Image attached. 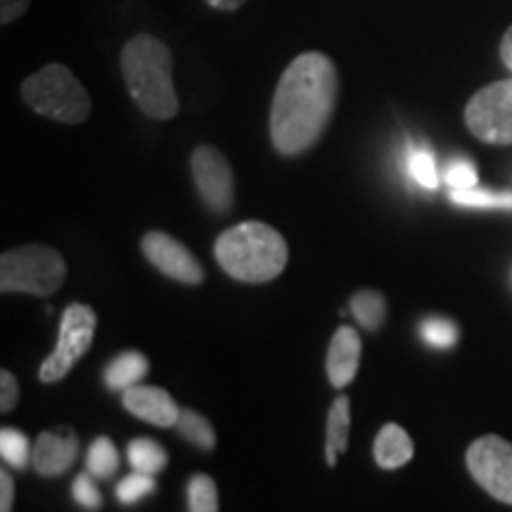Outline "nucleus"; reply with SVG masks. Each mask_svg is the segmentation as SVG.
Here are the masks:
<instances>
[{"instance_id": "obj_34", "label": "nucleus", "mask_w": 512, "mask_h": 512, "mask_svg": "<svg viewBox=\"0 0 512 512\" xmlns=\"http://www.w3.org/2000/svg\"><path fill=\"white\" fill-rule=\"evenodd\" d=\"M505 67H508V69H512V60H508V62H505Z\"/></svg>"}, {"instance_id": "obj_32", "label": "nucleus", "mask_w": 512, "mask_h": 512, "mask_svg": "<svg viewBox=\"0 0 512 512\" xmlns=\"http://www.w3.org/2000/svg\"><path fill=\"white\" fill-rule=\"evenodd\" d=\"M247 0H207V5H211L214 10H223V12H235L245 5Z\"/></svg>"}, {"instance_id": "obj_29", "label": "nucleus", "mask_w": 512, "mask_h": 512, "mask_svg": "<svg viewBox=\"0 0 512 512\" xmlns=\"http://www.w3.org/2000/svg\"><path fill=\"white\" fill-rule=\"evenodd\" d=\"M0 392H3V396H0V411L3 413L15 411L19 401V384H17V377L8 373V370L0 373Z\"/></svg>"}, {"instance_id": "obj_15", "label": "nucleus", "mask_w": 512, "mask_h": 512, "mask_svg": "<svg viewBox=\"0 0 512 512\" xmlns=\"http://www.w3.org/2000/svg\"><path fill=\"white\" fill-rule=\"evenodd\" d=\"M351 430V411L347 396H337L328 413V427H325V463L337 465L339 453L347 451Z\"/></svg>"}, {"instance_id": "obj_1", "label": "nucleus", "mask_w": 512, "mask_h": 512, "mask_svg": "<svg viewBox=\"0 0 512 512\" xmlns=\"http://www.w3.org/2000/svg\"><path fill=\"white\" fill-rule=\"evenodd\" d=\"M337 102V69L328 55L302 53L287 64L271 105V143L283 157L304 155L328 128Z\"/></svg>"}, {"instance_id": "obj_25", "label": "nucleus", "mask_w": 512, "mask_h": 512, "mask_svg": "<svg viewBox=\"0 0 512 512\" xmlns=\"http://www.w3.org/2000/svg\"><path fill=\"white\" fill-rule=\"evenodd\" d=\"M408 171H411L413 181L422 185V188L434 190L439 185L437 164H434L430 150H422V147L411 150V155H408Z\"/></svg>"}, {"instance_id": "obj_31", "label": "nucleus", "mask_w": 512, "mask_h": 512, "mask_svg": "<svg viewBox=\"0 0 512 512\" xmlns=\"http://www.w3.org/2000/svg\"><path fill=\"white\" fill-rule=\"evenodd\" d=\"M15 505V482L8 475V470L0 472V512H12Z\"/></svg>"}, {"instance_id": "obj_21", "label": "nucleus", "mask_w": 512, "mask_h": 512, "mask_svg": "<svg viewBox=\"0 0 512 512\" xmlns=\"http://www.w3.org/2000/svg\"><path fill=\"white\" fill-rule=\"evenodd\" d=\"M0 456H3V460L10 467H15V470H27L31 456H34V448L29 446V439L22 432L5 427L0 432Z\"/></svg>"}, {"instance_id": "obj_10", "label": "nucleus", "mask_w": 512, "mask_h": 512, "mask_svg": "<svg viewBox=\"0 0 512 512\" xmlns=\"http://www.w3.org/2000/svg\"><path fill=\"white\" fill-rule=\"evenodd\" d=\"M140 247H143L145 259L150 261L157 271L178 280V283L200 285L204 280V268L200 266V261L195 259V254H192L185 245H181L176 238H171L169 233L152 230V233H147L143 242H140Z\"/></svg>"}, {"instance_id": "obj_13", "label": "nucleus", "mask_w": 512, "mask_h": 512, "mask_svg": "<svg viewBox=\"0 0 512 512\" xmlns=\"http://www.w3.org/2000/svg\"><path fill=\"white\" fill-rule=\"evenodd\" d=\"M358 363H361V337L354 328H339L330 339L328 361H325L332 387L342 389L351 384L358 373Z\"/></svg>"}, {"instance_id": "obj_14", "label": "nucleus", "mask_w": 512, "mask_h": 512, "mask_svg": "<svg viewBox=\"0 0 512 512\" xmlns=\"http://www.w3.org/2000/svg\"><path fill=\"white\" fill-rule=\"evenodd\" d=\"M411 458L413 441L408 437V432L394 425V422L384 425L375 439V463L382 470H396V467H403Z\"/></svg>"}, {"instance_id": "obj_33", "label": "nucleus", "mask_w": 512, "mask_h": 512, "mask_svg": "<svg viewBox=\"0 0 512 512\" xmlns=\"http://www.w3.org/2000/svg\"><path fill=\"white\" fill-rule=\"evenodd\" d=\"M501 57H503V62L512 60V27L503 34V41H501Z\"/></svg>"}, {"instance_id": "obj_20", "label": "nucleus", "mask_w": 512, "mask_h": 512, "mask_svg": "<svg viewBox=\"0 0 512 512\" xmlns=\"http://www.w3.org/2000/svg\"><path fill=\"white\" fill-rule=\"evenodd\" d=\"M351 311L358 323L368 330H377L384 323V316H387V304H384V297L375 290H361L354 294L351 299Z\"/></svg>"}, {"instance_id": "obj_28", "label": "nucleus", "mask_w": 512, "mask_h": 512, "mask_svg": "<svg viewBox=\"0 0 512 512\" xmlns=\"http://www.w3.org/2000/svg\"><path fill=\"white\" fill-rule=\"evenodd\" d=\"M446 183L451 190H467L477 185V169L465 159H456L446 166Z\"/></svg>"}, {"instance_id": "obj_26", "label": "nucleus", "mask_w": 512, "mask_h": 512, "mask_svg": "<svg viewBox=\"0 0 512 512\" xmlns=\"http://www.w3.org/2000/svg\"><path fill=\"white\" fill-rule=\"evenodd\" d=\"M422 337H425L427 344L437 349H448L456 344L458 339V330L451 320L446 318H430L422 323Z\"/></svg>"}, {"instance_id": "obj_19", "label": "nucleus", "mask_w": 512, "mask_h": 512, "mask_svg": "<svg viewBox=\"0 0 512 512\" xmlns=\"http://www.w3.org/2000/svg\"><path fill=\"white\" fill-rule=\"evenodd\" d=\"M176 430L188 444L202 448V451H211L216 446V434L211 430L209 420L195 411H181L176 422Z\"/></svg>"}, {"instance_id": "obj_9", "label": "nucleus", "mask_w": 512, "mask_h": 512, "mask_svg": "<svg viewBox=\"0 0 512 512\" xmlns=\"http://www.w3.org/2000/svg\"><path fill=\"white\" fill-rule=\"evenodd\" d=\"M190 169L202 202L216 214H228L235 202V178L228 159L216 147L200 145L192 152Z\"/></svg>"}, {"instance_id": "obj_8", "label": "nucleus", "mask_w": 512, "mask_h": 512, "mask_svg": "<svg viewBox=\"0 0 512 512\" xmlns=\"http://www.w3.org/2000/svg\"><path fill=\"white\" fill-rule=\"evenodd\" d=\"M467 470L489 496L512 505V444L496 434L479 437L467 448Z\"/></svg>"}, {"instance_id": "obj_16", "label": "nucleus", "mask_w": 512, "mask_h": 512, "mask_svg": "<svg viewBox=\"0 0 512 512\" xmlns=\"http://www.w3.org/2000/svg\"><path fill=\"white\" fill-rule=\"evenodd\" d=\"M147 358L138 351H126L119 354L105 370V384L114 392H126V389L136 387V384L147 375Z\"/></svg>"}, {"instance_id": "obj_5", "label": "nucleus", "mask_w": 512, "mask_h": 512, "mask_svg": "<svg viewBox=\"0 0 512 512\" xmlns=\"http://www.w3.org/2000/svg\"><path fill=\"white\" fill-rule=\"evenodd\" d=\"M67 278V264L53 247L29 245L0 256V290L48 297Z\"/></svg>"}, {"instance_id": "obj_11", "label": "nucleus", "mask_w": 512, "mask_h": 512, "mask_svg": "<svg viewBox=\"0 0 512 512\" xmlns=\"http://www.w3.org/2000/svg\"><path fill=\"white\" fill-rule=\"evenodd\" d=\"M79 456V439L69 427L43 432L34 444L31 465L41 477H60L74 465Z\"/></svg>"}, {"instance_id": "obj_3", "label": "nucleus", "mask_w": 512, "mask_h": 512, "mask_svg": "<svg viewBox=\"0 0 512 512\" xmlns=\"http://www.w3.org/2000/svg\"><path fill=\"white\" fill-rule=\"evenodd\" d=\"M216 261L230 278L242 283H268L285 271L287 242L278 230L259 221L228 228L216 240Z\"/></svg>"}, {"instance_id": "obj_24", "label": "nucleus", "mask_w": 512, "mask_h": 512, "mask_svg": "<svg viewBox=\"0 0 512 512\" xmlns=\"http://www.w3.org/2000/svg\"><path fill=\"white\" fill-rule=\"evenodd\" d=\"M155 489V477L143 475V472H133V475H128L119 482L117 498L121 505H136L143 501V498L155 494Z\"/></svg>"}, {"instance_id": "obj_22", "label": "nucleus", "mask_w": 512, "mask_h": 512, "mask_svg": "<svg viewBox=\"0 0 512 512\" xmlns=\"http://www.w3.org/2000/svg\"><path fill=\"white\" fill-rule=\"evenodd\" d=\"M451 200L460 207L472 209H510L512 211V192H491V190H451Z\"/></svg>"}, {"instance_id": "obj_2", "label": "nucleus", "mask_w": 512, "mask_h": 512, "mask_svg": "<svg viewBox=\"0 0 512 512\" xmlns=\"http://www.w3.org/2000/svg\"><path fill=\"white\" fill-rule=\"evenodd\" d=\"M121 74L138 110L150 119L169 121L178 114L174 55L162 38L138 34L121 50Z\"/></svg>"}, {"instance_id": "obj_23", "label": "nucleus", "mask_w": 512, "mask_h": 512, "mask_svg": "<svg viewBox=\"0 0 512 512\" xmlns=\"http://www.w3.org/2000/svg\"><path fill=\"white\" fill-rule=\"evenodd\" d=\"M188 512H219V491L209 475H195L188 482Z\"/></svg>"}, {"instance_id": "obj_30", "label": "nucleus", "mask_w": 512, "mask_h": 512, "mask_svg": "<svg viewBox=\"0 0 512 512\" xmlns=\"http://www.w3.org/2000/svg\"><path fill=\"white\" fill-rule=\"evenodd\" d=\"M29 5L31 0H0V24L8 27V24L17 22L29 10Z\"/></svg>"}, {"instance_id": "obj_27", "label": "nucleus", "mask_w": 512, "mask_h": 512, "mask_svg": "<svg viewBox=\"0 0 512 512\" xmlns=\"http://www.w3.org/2000/svg\"><path fill=\"white\" fill-rule=\"evenodd\" d=\"M72 498L76 501V505L83 510H100L102 508V496L100 489L95 486V482L91 479V475H79L74 479L72 484Z\"/></svg>"}, {"instance_id": "obj_12", "label": "nucleus", "mask_w": 512, "mask_h": 512, "mask_svg": "<svg viewBox=\"0 0 512 512\" xmlns=\"http://www.w3.org/2000/svg\"><path fill=\"white\" fill-rule=\"evenodd\" d=\"M124 408L136 418L150 422L155 427H176L181 408L159 387H136L124 392Z\"/></svg>"}, {"instance_id": "obj_18", "label": "nucleus", "mask_w": 512, "mask_h": 512, "mask_svg": "<svg viewBox=\"0 0 512 512\" xmlns=\"http://www.w3.org/2000/svg\"><path fill=\"white\" fill-rule=\"evenodd\" d=\"M86 470L95 479H110L119 470V451L112 439L100 437L93 441L86 456Z\"/></svg>"}, {"instance_id": "obj_7", "label": "nucleus", "mask_w": 512, "mask_h": 512, "mask_svg": "<svg viewBox=\"0 0 512 512\" xmlns=\"http://www.w3.org/2000/svg\"><path fill=\"white\" fill-rule=\"evenodd\" d=\"M465 124L484 143L512 145V79L496 81L472 95Z\"/></svg>"}, {"instance_id": "obj_4", "label": "nucleus", "mask_w": 512, "mask_h": 512, "mask_svg": "<svg viewBox=\"0 0 512 512\" xmlns=\"http://www.w3.org/2000/svg\"><path fill=\"white\" fill-rule=\"evenodd\" d=\"M22 100L41 117L60 124H83L91 117V95L64 64H48L22 83Z\"/></svg>"}, {"instance_id": "obj_17", "label": "nucleus", "mask_w": 512, "mask_h": 512, "mask_svg": "<svg viewBox=\"0 0 512 512\" xmlns=\"http://www.w3.org/2000/svg\"><path fill=\"white\" fill-rule=\"evenodd\" d=\"M126 456L133 470L152 477L159 475L166 467V463H169L164 446H159L155 439H133L131 444H128Z\"/></svg>"}, {"instance_id": "obj_6", "label": "nucleus", "mask_w": 512, "mask_h": 512, "mask_svg": "<svg viewBox=\"0 0 512 512\" xmlns=\"http://www.w3.org/2000/svg\"><path fill=\"white\" fill-rule=\"evenodd\" d=\"M95 325H98V318H95V311L91 306L72 304L64 311L57 347L43 361L41 373H38L43 384H55L72 373L79 358L86 356L88 349H91Z\"/></svg>"}]
</instances>
